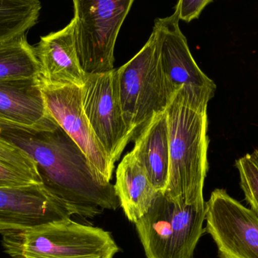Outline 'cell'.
Instances as JSON below:
<instances>
[{
    "label": "cell",
    "instance_id": "6da1fadb",
    "mask_svg": "<svg viewBox=\"0 0 258 258\" xmlns=\"http://www.w3.org/2000/svg\"><path fill=\"white\" fill-rule=\"evenodd\" d=\"M0 135L33 159L45 189L75 215L94 218L104 210L120 207L114 186L93 171L84 153L60 126L53 130L1 127Z\"/></svg>",
    "mask_w": 258,
    "mask_h": 258
},
{
    "label": "cell",
    "instance_id": "7a4b0ae2",
    "mask_svg": "<svg viewBox=\"0 0 258 258\" xmlns=\"http://www.w3.org/2000/svg\"><path fill=\"white\" fill-rule=\"evenodd\" d=\"M215 91L183 86L167 107L169 171L163 194L181 205L205 209V180L209 171L208 104Z\"/></svg>",
    "mask_w": 258,
    "mask_h": 258
},
{
    "label": "cell",
    "instance_id": "3957f363",
    "mask_svg": "<svg viewBox=\"0 0 258 258\" xmlns=\"http://www.w3.org/2000/svg\"><path fill=\"white\" fill-rule=\"evenodd\" d=\"M12 258H114L119 248L109 232L71 219L4 235Z\"/></svg>",
    "mask_w": 258,
    "mask_h": 258
},
{
    "label": "cell",
    "instance_id": "277c9868",
    "mask_svg": "<svg viewBox=\"0 0 258 258\" xmlns=\"http://www.w3.org/2000/svg\"><path fill=\"white\" fill-rule=\"evenodd\" d=\"M116 71L124 119L134 136L152 117L166 111L177 90L162 70L154 30L144 47Z\"/></svg>",
    "mask_w": 258,
    "mask_h": 258
},
{
    "label": "cell",
    "instance_id": "5b68a950",
    "mask_svg": "<svg viewBox=\"0 0 258 258\" xmlns=\"http://www.w3.org/2000/svg\"><path fill=\"white\" fill-rule=\"evenodd\" d=\"M205 219L206 208L181 205L159 192L135 224L147 258H192Z\"/></svg>",
    "mask_w": 258,
    "mask_h": 258
},
{
    "label": "cell",
    "instance_id": "8992f818",
    "mask_svg": "<svg viewBox=\"0 0 258 258\" xmlns=\"http://www.w3.org/2000/svg\"><path fill=\"white\" fill-rule=\"evenodd\" d=\"M133 0H74V40L86 74L114 69V48Z\"/></svg>",
    "mask_w": 258,
    "mask_h": 258
},
{
    "label": "cell",
    "instance_id": "52a82bcc",
    "mask_svg": "<svg viewBox=\"0 0 258 258\" xmlns=\"http://www.w3.org/2000/svg\"><path fill=\"white\" fill-rule=\"evenodd\" d=\"M80 88L83 110L88 121L107 156L115 164L133 138L124 119L117 71L87 74Z\"/></svg>",
    "mask_w": 258,
    "mask_h": 258
},
{
    "label": "cell",
    "instance_id": "ba28073f",
    "mask_svg": "<svg viewBox=\"0 0 258 258\" xmlns=\"http://www.w3.org/2000/svg\"><path fill=\"white\" fill-rule=\"evenodd\" d=\"M205 231L216 244L221 258H258V216L216 189L206 202Z\"/></svg>",
    "mask_w": 258,
    "mask_h": 258
},
{
    "label": "cell",
    "instance_id": "9c48e42d",
    "mask_svg": "<svg viewBox=\"0 0 258 258\" xmlns=\"http://www.w3.org/2000/svg\"><path fill=\"white\" fill-rule=\"evenodd\" d=\"M39 80L51 117L80 147L93 171L103 180L110 183L115 164L107 156L88 121L82 103L81 88Z\"/></svg>",
    "mask_w": 258,
    "mask_h": 258
},
{
    "label": "cell",
    "instance_id": "30bf717a",
    "mask_svg": "<svg viewBox=\"0 0 258 258\" xmlns=\"http://www.w3.org/2000/svg\"><path fill=\"white\" fill-rule=\"evenodd\" d=\"M74 212L51 195L43 184L0 187V234L22 231L71 219Z\"/></svg>",
    "mask_w": 258,
    "mask_h": 258
},
{
    "label": "cell",
    "instance_id": "8fae6325",
    "mask_svg": "<svg viewBox=\"0 0 258 258\" xmlns=\"http://www.w3.org/2000/svg\"><path fill=\"white\" fill-rule=\"evenodd\" d=\"M179 21L178 12L174 9L170 16L157 18L153 29L159 38V58L167 79L177 89L189 86L216 91L215 82L194 60Z\"/></svg>",
    "mask_w": 258,
    "mask_h": 258
},
{
    "label": "cell",
    "instance_id": "7c38bea8",
    "mask_svg": "<svg viewBox=\"0 0 258 258\" xmlns=\"http://www.w3.org/2000/svg\"><path fill=\"white\" fill-rule=\"evenodd\" d=\"M53 130L59 127L48 112L39 79L0 82V127Z\"/></svg>",
    "mask_w": 258,
    "mask_h": 258
},
{
    "label": "cell",
    "instance_id": "4fadbf2b",
    "mask_svg": "<svg viewBox=\"0 0 258 258\" xmlns=\"http://www.w3.org/2000/svg\"><path fill=\"white\" fill-rule=\"evenodd\" d=\"M34 51L39 80L51 84L83 86L87 74L79 62L72 21L64 28L42 36Z\"/></svg>",
    "mask_w": 258,
    "mask_h": 258
},
{
    "label": "cell",
    "instance_id": "5bb4252c",
    "mask_svg": "<svg viewBox=\"0 0 258 258\" xmlns=\"http://www.w3.org/2000/svg\"><path fill=\"white\" fill-rule=\"evenodd\" d=\"M132 153L157 192H164L169 171V139L166 112L152 117L140 130Z\"/></svg>",
    "mask_w": 258,
    "mask_h": 258
},
{
    "label": "cell",
    "instance_id": "9a60e30c",
    "mask_svg": "<svg viewBox=\"0 0 258 258\" xmlns=\"http://www.w3.org/2000/svg\"><path fill=\"white\" fill-rule=\"evenodd\" d=\"M113 186L125 217L134 224L147 213L159 192L132 151L118 165Z\"/></svg>",
    "mask_w": 258,
    "mask_h": 258
},
{
    "label": "cell",
    "instance_id": "2e32d148",
    "mask_svg": "<svg viewBox=\"0 0 258 258\" xmlns=\"http://www.w3.org/2000/svg\"><path fill=\"white\" fill-rule=\"evenodd\" d=\"M39 76V62L27 33L0 42V82L31 80Z\"/></svg>",
    "mask_w": 258,
    "mask_h": 258
},
{
    "label": "cell",
    "instance_id": "e0dca14e",
    "mask_svg": "<svg viewBox=\"0 0 258 258\" xmlns=\"http://www.w3.org/2000/svg\"><path fill=\"white\" fill-rule=\"evenodd\" d=\"M37 184H42V181L33 159L0 135V187Z\"/></svg>",
    "mask_w": 258,
    "mask_h": 258
},
{
    "label": "cell",
    "instance_id": "ac0fdd59",
    "mask_svg": "<svg viewBox=\"0 0 258 258\" xmlns=\"http://www.w3.org/2000/svg\"><path fill=\"white\" fill-rule=\"evenodd\" d=\"M41 9L38 0H0V42L27 33L37 23Z\"/></svg>",
    "mask_w": 258,
    "mask_h": 258
},
{
    "label": "cell",
    "instance_id": "d6986e66",
    "mask_svg": "<svg viewBox=\"0 0 258 258\" xmlns=\"http://www.w3.org/2000/svg\"><path fill=\"white\" fill-rule=\"evenodd\" d=\"M245 199L258 216V149L236 161Z\"/></svg>",
    "mask_w": 258,
    "mask_h": 258
},
{
    "label": "cell",
    "instance_id": "ffe728a7",
    "mask_svg": "<svg viewBox=\"0 0 258 258\" xmlns=\"http://www.w3.org/2000/svg\"><path fill=\"white\" fill-rule=\"evenodd\" d=\"M212 3V0H181L177 2L174 9L178 12L180 21L189 23L199 18L205 8Z\"/></svg>",
    "mask_w": 258,
    "mask_h": 258
}]
</instances>
